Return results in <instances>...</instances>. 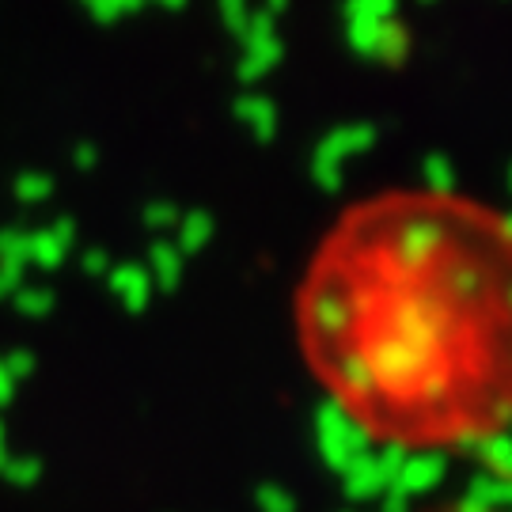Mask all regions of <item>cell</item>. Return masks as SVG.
<instances>
[{
    "label": "cell",
    "instance_id": "1",
    "mask_svg": "<svg viewBox=\"0 0 512 512\" xmlns=\"http://www.w3.org/2000/svg\"><path fill=\"white\" fill-rule=\"evenodd\" d=\"M300 342L380 444L433 452L512 425V224L456 194H387L311 262Z\"/></svg>",
    "mask_w": 512,
    "mask_h": 512
}]
</instances>
